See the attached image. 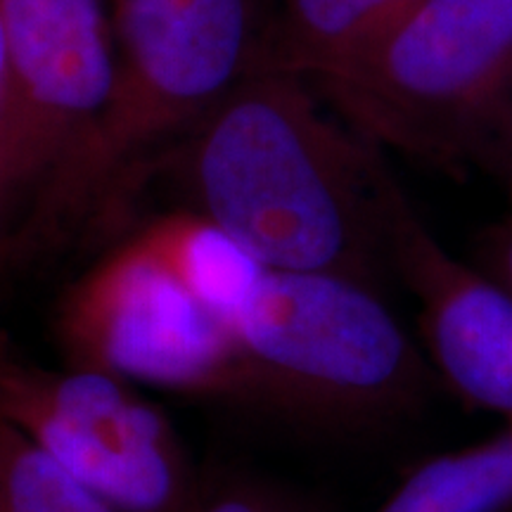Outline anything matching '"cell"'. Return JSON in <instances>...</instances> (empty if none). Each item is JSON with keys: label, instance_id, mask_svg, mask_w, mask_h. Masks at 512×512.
<instances>
[{"label": "cell", "instance_id": "cell-2", "mask_svg": "<svg viewBox=\"0 0 512 512\" xmlns=\"http://www.w3.org/2000/svg\"><path fill=\"white\" fill-rule=\"evenodd\" d=\"M271 0H112L117 72L100 126L12 247L98 233L259 67Z\"/></svg>", "mask_w": 512, "mask_h": 512}, {"label": "cell", "instance_id": "cell-8", "mask_svg": "<svg viewBox=\"0 0 512 512\" xmlns=\"http://www.w3.org/2000/svg\"><path fill=\"white\" fill-rule=\"evenodd\" d=\"M387 264L420 309V330L439 375L472 406L512 425V297L475 264L453 256L389 183Z\"/></svg>", "mask_w": 512, "mask_h": 512}, {"label": "cell", "instance_id": "cell-3", "mask_svg": "<svg viewBox=\"0 0 512 512\" xmlns=\"http://www.w3.org/2000/svg\"><path fill=\"white\" fill-rule=\"evenodd\" d=\"M313 88L377 150L441 169L503 157L512 133V0H418Z\"/></svg>", "mask_w": 512, "mask_h": 512}, {"label": "cell", "instance_id": "cell-4", "mask_svg": "<svg viewBox=\"0 0 512 512\" xmlns=\"http://www.w3.org/2000/svg\"><path fill=\"white\" fill-rule=\"evenodd\" d=\"M252 406L332 430L411 413L430 366L375 283L268 268L230 318Z\"/></svg>", "mask_w": 512, "mask_h": 512}, {"label": "cell", "instance_id": "cell-12", "mask_svg": "<svg viewBox=\"0 0 512 512\" xmlns=\"http://www.w3.org/2000/svg\"><path fill=\"white\" fill-rule=\"evenodd\" d=\"M0 512H117L0 418Z\"/></svg>", "mask_w": 512, "mask_h": 512}, {"label": "cell", "instance_id": "cell-11", "mask_svg": "<svg viewBox=\"0 0 512 512\" xmlns=\"http://www.w3.org/2000/svg\"><path fill=\"white\" fill-rule=\"evenodd\" d=\"M512 425L422 463L375 512H510Z\"/></svg>", "mask_w": 512, "mask_h": 512}, {"label": "cell", "instance_id": "cell-10", "mask_svg": "<svg viewBox=\"0 0 512 512\" xmlns=\"http://www.w3.org/2000/svg\"><path fill=\"white\" fill-rule=\"evenodd\" d=\"M136 235L190 297L226 323L268 271L230 230L192 207L157 216Z\"/></svg>", "mask_w": 512, "mask_h": 512}, {"label": "cell", "instance_id": "cell-17", "mask_svg": "<svg viewBox=\"0 0 512 512\" xmlns=\"http://www.w3.org/2000/svg\"><path fill=\"white\" fill-rule=\"evenodd\" d=\"M0 342H3V339H0Z\"/></svg>", "mask_w": 512, "mask_h": 512}, {"label": "cell", "instance_id": "cell-6", "mask_svg": "<svg viewBox=\"0 0 512 512\" xmlns=\"http://www.w3.org/2000/svg\"><path fill=\"white\" fill-rule=\"evenodd\" d=\"M0 418L117 512H190L204 491L169 415L114 375L34 366L0 342Z\"/></svg>", "mask_w": 512, "mask_h": 512}, {"label": "cell", "instance_id": "cell-9", "mask_svg": "<svg viewBox=\"0 0 512 512\" xmlns=\"http://www.w3.org/2000/svg\"><path fill=\"white\" fill-rule=\"evenodd\" d=\"M418 0H271L259 67L316 86L366 53Z\"/></svg>", "mask_w": 512, "mask_h": 512}, {"label": "cell", "instance_id": "cell-15", "mask_svg": "<svg viewBox=\"0 0 512 512\" xmlns=\"http://www.w3.org/2000/svg\"><path fill=\"white\" fill-rule=\"evenodd\" d=\"M475 266L512 297V214L486 230Z\"/></svg>", "mask_w": 512, "mask_h": 512}, {"label": "cell", "instance_id": "cell-14", "mask_svg": "<svg viewBox=\"0 0 512 512\" xmlns=\"http://www.w3.org/2000/svg\"><path fill=\"white\" fill-rule=\"evenodd\" d=\"M8 143H10V72H8V48H5L3 19H0V264L12 252L10 216H12V190L8 174Z\"/></svg>", "mask_w": 512, "mask_h": 512}, {"label": "cell", "instance_id": "cell-7", "mask_svg": "<svg viewBox=\"0 0 512 512\" xmlns=\"http://www.w3.org/2000/svg\"><path fill=\"white\" fill-rule=\"evenodd\" d=\"M0 19L10 72L12 202L34 207L110 105L117 72L112 0H0Z\"/></svg>", "mask_w": 512, "mask_h": 512}, {"label": "cell", "instance_id": "cell-18", "mask_svg": "<svg viewBox=\"0 0 512 512\" xmlns=\"http://www.w3.org/2000/svg\"><path fill=\"white\" fill-rule=\"evenodd\" d=\"M510 512H512V510H510Z\"/></svg>", "mask_w": 512, "mask_h": 512}, {"label": "cell", "instance_id": "cell-13", "mask_svg": "<svg viewBox=\"0 0 512 512\" xmlns=\"http://www.w3.org/2000/svg\"><path fill=\"white\" fill-rule=\"evenodd\" d=\"M190 512H316L294 496L254 482H230L216 489L204 486L200 501Z\"/></svg>", "mask_w": 512, "mask_h": 512}, {"label": "cell", "instance_id": "cell-16", "mask_svg": "<svg viewBox=\"0 0 512 512\" xmlns=\"http://www.w3.org/2000/svg\"><path fill=\"white\" fill-rule=\"evenodd\" d=\"M503 159H505V162H508V164H510V174H512V133H510L508 147H505V152H503Z\"/></svg>", "mask_w": 512, "mask_h": 512}, {"label": "cell", "instance_id": "cell-1", "mask_svg": "<svg viewBox=\"0 0 512 512\" xmlns=\"http://www.w3.org/2000/svg\"><path fill=\"white\" fill-rule=\"evenodd\" d=\"M192 209L280 271L377 283L392 174L316 88L256 67L181 147Z\"/></svg>", "mask_w": 512, "mask_h": 512}, {"label": "cell", "instance_id": "cell-5", "mask_svg": "<svg viewBox=\"0 0 512 512\" xmlns=\"http://www.w3.org/2000/svg\"><path fill=\"white\" fill-rule=\"evenodd\" d=\"M55 335L67 366L252 406L230 325L190 297L136 233L69 285L57 304Z\"/></svg>", "mask_w": 512, "mask_h": 512}]
</instances>
